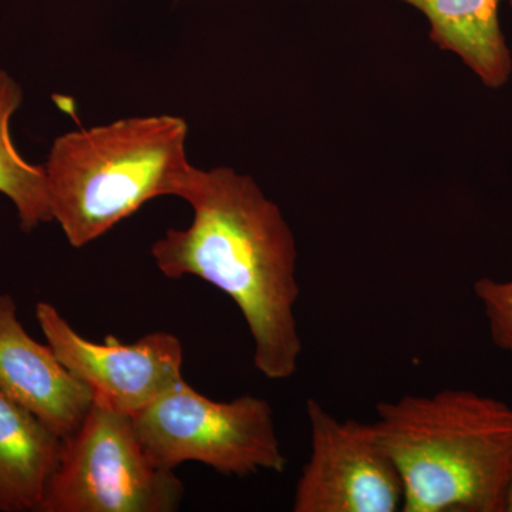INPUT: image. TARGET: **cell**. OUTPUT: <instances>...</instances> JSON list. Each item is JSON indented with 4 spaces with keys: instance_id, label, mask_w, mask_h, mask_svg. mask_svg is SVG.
<instances>
[{
    "instance_id": "cell-1",
    "label": "cell",
    "mask_w": 512,
    "mask_h": 512,
    "mask_svg": "<svg viewBox=\"0 0 512 512\" xmlns=\"http://www.w3.org/2000/svg\"><path fill=\"white\" fill-rule=\"evenodd\" d=\"M173 197L194 212L190 227L168 229L151 256L168 279L194 276L237 305L254 342V365L282 382L298 372L302 339L298 248L291 227L251 175L190 165Z\"/></svg>"
},
{
    "instance_id": "cell-2",
    "label": "cell",
    "mask_w": 512,
    "mask_h": 512,
    "mask_svg": "<svg viewBox=\"0 0 512 512\" xmlns=\"http://www.w3.org/2000/svg\"><path fill=\"white\" fill-rule=\"evenodd\" d=\"M372 426L402 478V512H507L512 407L473 390L407 394Z\"/></svg>"
},
{
    "instance_id": "cell-3",
    "label": "cell",
    "mask_w": 512,
    "mask_h": 512,
    "mask_svg": "<svg viewBox=\"0 0 512 512\" xmlns=\"http://www.w3.org/2000/svg\"><path fill=\"white\" fill-rule=\"evenodd\" d=\"M175 116L130 117L57 137L45 164L53 221L73 248L103 237L154 198L173 195L191 163Z\"/></svg>"
},
{
    "instance_id": "cell-4",
    "label": "cell",
    "mask_w": 512,
    "mask_h": 512,
    "mask_svg": "<svg viewBox=\"0 0 512 512\" xmlns=\"http://www.w3.org/2000/svg\"><path fill=\"white\" fill-rule=\"evenodd\" d=\"M133 420L147 456L167 470L194 461L222 476L247 477L288 466L274 409L262 397L215 402L181 379Z\"/></svg>"
},
{
    "instance_id": "cell-5",
    "label": "cell",
    "mask_w": 512,
    "mask_h": 512,
    "mask_svg": "<svg viewBox=\"0 0 512 512\" xmlns=\"http://www.w3.org/2000/svg\"><path fill=\"white\" fill-rule=\"evenodd\" d=\"M185 488L144 451L131 414L94 402L63 443L39 512H174Z\"/></svg>"
},
{
    "instance_id": "cell-6",
    "label": "cell",
    "mask_w": 512,
    "mask_h": 512,
    "mask_svg": "<svg viewBox=\"0 0 512 512\" xmlns=\"http://www.w3.org/2000/svg\"><path fill=\"white\" fill-rule=\"evenodd\" d=\"M311 456L293 493V512H402V478L372 423L340 420L306 402Z\"/></svg>"
},
{
    "instance_id": "cell-7",
    "label": "cell",
    "mask_w": 512,
    "mask_h": 512,
    "mask_svg": "<svg viewBox=\"0 0 512 512\" xmlns=\"http://www.w3.org/2000/svg\"><path fill=\"white\" fill-rule=\"evenodd\" d=\"M36 319L60 363L93 394L94 402L137 414L183 377V343L153 332L134 343L109 335L103 343L83 338L49 302H39Z\"/></svg>"
},
{
    "instance_id": "cell-8",
    "label": "cell",
    "mask_w": 512,
    "mask_h": 512,
    "mask_svg": "<svg viewBox=\"0 0 512 512\" xmlns=\"http://www.w3.org/2000/svg\"><path fill=\"white\" fill-rule=\"evenodd\" d=\"M0 392L39 417L64 440L92 409L93 394L36 342L18 319L15 299L0 293Z\"/></svg>"
},
{
    "instance_id": "cell-9",
    "label": "cell",
    "mask_w": 512,
    "mask_h": 512,
    "mask_svg": "<svg viewBox=\"0 0 512 512\" xmlns=\"http://www.w3.org/2000/svg\"><path fill=\"white\" fill-rule=\"evenodd\" d=\"M63 437L0 392V512H39Z\"/></svg>"
},
{
    "instance_id": "cell-10",
    "label": "cell",
    "mask_w": 512,
    "mask_h": 512,
    "mask_svg": "<svg viewBox=\"0 0 512 512\" xmlns=\"http://www.w3.org/2000/svg\"><path fill=\"white\" fill-rule=\"evenodd\" d=\"M424 13L430 39L463 60L485 87L500 89L512 73V56L501 30L503 0H402ZM512 9V0H507Z\"/></svg>"
},
{
    "instance_id": "cell-11",
    "label": "cell",
    "mask_w": 512,
    "mask_h": 512,
    "mask_svg": "<svg viewBox=\"0 0 512 512\" xmlns=\"http://www.w3.org/2000/svg\"><path fill=\"white\" fill-rule=\"evenodd\" d=\"M22 89L0 69V192L18 211L20 228L33 231L53 221L45 165L30 164L16 150L10 120L22 104Z\"/></svg>"
},
{
    "instance_id": "cell-12",
    "label": "cell",
    "mask_w": 512,
    "mask_h": 512,
    "mask_svg": "<svg viewBox=\"0 0 512 512\" xmlns=\"http://www.w3.org/2000/svg\"><path fill=\"white\" fill-rule=\"evenodd\" d=\"M473 291L483 306L495 346L504 350L512 359V276L504 281L477 279Z\"/></svg>"
},
{
    "instance_id": "cell-13",
    "label": "cell",
    "mask_w": 512,
    "mask_h": 512,
    "mask_svg": "<svg viewBox=\"0 0 512 512\" xmlns=\"http://www.w3.org/2000/svg\"><path fill=\"white\" fill-rule=\"evenodd\" d=\"M507 512H512V474H511L510 494H508Z\"/></svg>"
}]
</instances>
